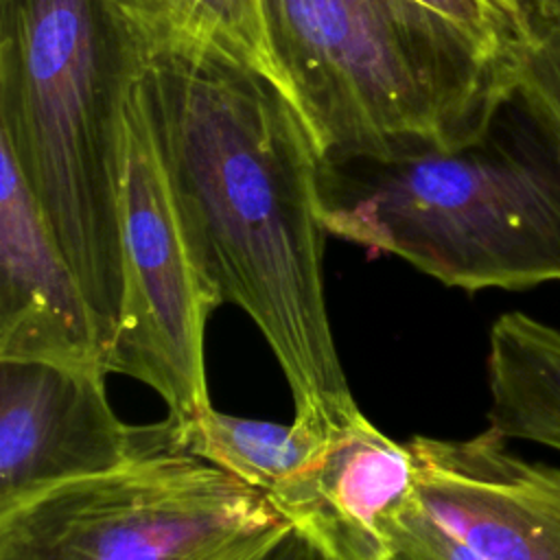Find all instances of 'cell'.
Wrapping results in <instances>:
<instances>
[{"mask_svg": "<svg viewBox=\"0 0 560 560\" xmlns=\"http://www.w3.org/2000/svg\"><path fill=\"white\" fill-rule=\"evenodd\" d=\"M140 92L206 282L269 343L293 420L328 435L359 407L324 295L319 158L298 112L265 79L208 59L147 61Z\"/></svg>", "mask_w": 560, "mask_h": 560, "instance_id": "cell-1", "label": "cell"}, {"mask_svg": "<svg viewBox=\"0 0 560 560\" xmlns=\"http://www.w3.org/2000/svg\"><path fill=\"white\" fill-rule=\"evenodd\" d=\"M144 66L112 0H0V144L85 291L103 361L125 302L127 105Z\"/></svg>", "mask_w": 560, "mask_h": 560, "instance_id": "cell-2", "label": "cell"}, {"mask_svg": "<svg viewBox=\"0 0 560 560\" xmlns=\"http://www.w3.org/2000/svg\"><path fill=\"white\" fill-rule=\"evenodd\" d=\"M317 188L328 234L446 287L560 282V144L516 94L462 147L319 162Z\"/></svg>", "mask_w": 560, "mask_h": 560, "instance_id": "cell-3", "label": "cell"}, {"mask_svg": "<svg viewBox=\"0 0 560 560\" xmlns=\"http://www.w3.org/2000/svg\"><path fill=\"white\" fill-rule=\"evenodd\" d=\"M269 44L324 164L479 138L518 68L416 0H262Z\"/></svg>", "mask_w": 560, "mask_h": 560, "instance_id": "cell-4", "label": "cell"}, {"mask_svg": "<svg viewBox=\"0 0 560 560\" xmlns=\"http://www.w3.org/2000/svg\"><path fill=\"white\" fill-rule=\"evenodd\" d=\"M289 527L265 492L155 451L0 512V560H258Z\"/></svg>", "mask_w": 560, "mask_h": 560, "instance_id": "cell-5", "label": "cell"}, {"mask_svg": "<svg viewBox=\"0 0 560 560\" xmlns=\"http://www.w3.org/2000/svg\"><path fill=\"white\" fill-rule=\"evenodd\" d=\"M140 77L127 105L125 302L105 370L149 385L166 405L164 420L184 427L212 407L203 341L208 317L221 302L182 230L149 127Z\"/></svg>", "mask_w": 560, "mask_h": 560, "instance_id": "cell-6", "label": "cell"}, {"mask_svg": "<svg viewBox=\"0 0 560 560\" xmlns=\"http://www.w3.org/2000/svg\"><path fill=\"white\" fill-rule=\"evenodd\" d=\"M101 365L0 359V512L155 453L153 427L125 424Z\"/></svg>", "mask_w": 560, "mask_h": 560, "instance_id": "cell-7", "label": "cell"}, {"mask_svg": "<svg viewBox=\"0 0 560 560\" xmlns=\"http://www.w3.org/2000/svg\"><path fill=\"white\" fill-rule=\"evenodd\" d=\"M494 429L413 435L420 503L483 560H560V468L525 459Z\"/></svg>", "mask_w": 560, "mask_h": 560, "instance_id": "cell-8", "label": "cell"}, {"mask_svg": "<svg viewBox=\"0 0 560 560\" xmlns=\"http://www.w3.org/2000/svg\"><path fill=\"white\" fill-rule=\"evenodd\" d=\"M416 459L359 409L330 431L271 505L337 560H385V527L416 499Z\"/></svg>", "mask_w": 560, "mask_h": 560, "instance_id": "cell-9", "label": "cell"}, {"mask_svg": "<svg viewBox=\"0 0 560 560\" xmlns=\"http://www.w3.org/2000/svg\"><path fill=\"white\" fill-rule=\"evenodd\" d=\"M0 359L101 365L85 291L0 144Z\"/></svg>", "mask_w": 560, "mask_h": 560, "instance_id": "cell-10", "label": "cell"}, {"mask_svg": "<svg viewBox=\"0 0 560 560\" xmlns=\"http://www.w3.org/2000/svg\"><path fill=\"white\" fill-rule=\"evenodd\" d=\"M144 61H219L271 83L289 101L262 0H112Z\"/></svg>", "mask_w": 560, "mask_h": 560, "instance_id": "cell-11", "label": "cell"}, {"mask_svg": "<svg viewBox=\"0 0 560 560\" xmlns=\"http://www.w3.org/2000/svg\"><path fill=\"white\" fill-rule=\"evenodd\" d=\"M488 341V427L560 451V330L510 311L494 319Z\"/></svg>", "mask_w": 560, "mask_h": 560, "instance_id": "cell-12", "label": "cell"}, {"mask_svg": "<svg viewBox=\"0 0 560 560\" xmlns=\"http://www.w3.org/2000/svg\"><path fill=\"white\" fill-rule=\"evenodd\" d=\"M168 448L214 464L247 486L269 494L295 475L326 442L324 435L295 420L289 424L238 418L208 407L184 427H171Z\"/></svg>", "mask_w": 560, "mask_h": 560, "instance_id": "cell-13", "label": "cell"}, {"mask_svg": "<svg viewBox=\"0 0 560 560\" xmlns=\"http://www.w3.org/2000/svg\"><path fill=\"white\" fill-rule=\"evenodd\" d=\"M514 94L560 144V0L534 4Z\"/></svg>", "mask_w": 560, "mask_h": 560, "instance_id": "cell-14", "label": "cell"}, {"mask_svg": "<svg viewBox=\"0 0 560 560\" xmlns=\"http://www.w3.org/2000/svg\"><path fill=\"white\" fill-rule=\"evenodd\" d=\"M444 15L483 46L521 63L536 0H416Z\"/></svg>", "mask_w": 560, "mask_h": 560, "instance_id": "cell-15", "label": "cell"}, {"mask_svg": "<svg viewBox=\"0 0 560 560\" xmlns=\"http://www.w3.org/2000/svg\"><path fill=\"white\" fill-rule=\"evenodd\" d=\"M385 560H483L448 532L418 499L400 508L385 527Z\"/></svg>", "mask_w": 560, "mask_h": 560, "instance_id": "cell-16", "label": "cell"}, {"mask_svg": "<svg viewBox=\"0 0 560 560\" xmlns=\"http://www.w3.org/2000/svg\"><path fill=\"white\" fill-rule=\"evenodd\" d=\"M258 560H337L311 536L298 527H289Z\"/></svg>", "mask_w": 560, "mask_h": 560, "instance_id": "cell-17", "label": "cell"}]
</instances>
